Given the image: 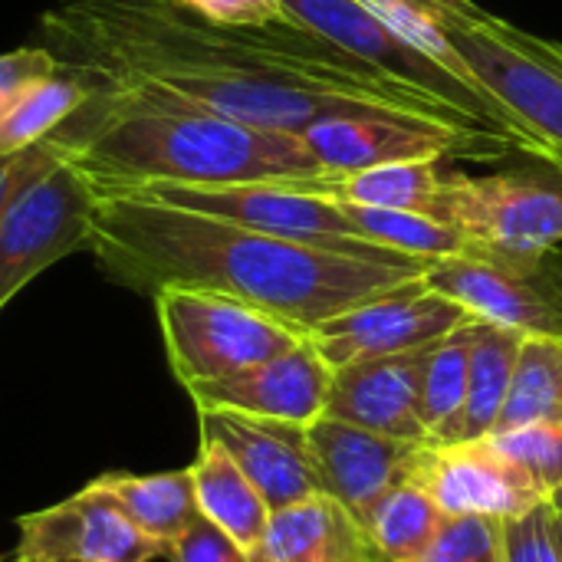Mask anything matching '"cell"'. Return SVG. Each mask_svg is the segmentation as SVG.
Instances as JSON below:
<instances>
[{
	"mask_svg": "<svg viewBox=\"0 0 562 562\" xmlns=\"http://www.w3.org/2000/svg\"><path fill=\"white\" fill-rule=\"evenodd\" d=\"M36 40L95 82H151L257 128L303 132L329 115L372 112L487 132L296 23L221 26L178 0H59L40 16Z\"/></svg>",
	"mask_w": 562,
	"mask_h": 562,
	"instance_id": "cell-1",
	"label": "cell"
},
{
	"mask_svg": "<svg viewBox=\"0 0 562 562\" xmlns=\"http://www.w3.org/2000/svg\"><path fill=\"white\" fill-rule=\"evenodd\" d=\"M95 267L105 280L155 296L194 286L244 300L303 333L342 310L425 277L431 260H372L306 240L250 231L132 191H99Z\"/></svg>",
	"mask_w": 562,
	"mask_h": 562,
	"instance_id": "cell-2",
	"label": "cell"
},
{
	"mask_svg": "<svg viewBox=\"0 0 562 562\" xmlns=\"http://www.w3.org/2000/svg\"><path fill=\"white\" fill-rule=\"evenodd\" d=\"M53 138L99 191L336 178L296 132L224 119L151 82H99L95 95Z\"/></svg>",
	"mask_w": 562,
	"mask_h": 562,
	"instance_id": "cell-3",
	"label": "cell"
},
{
	"mask_svg": "<svg viewBox=\"0 0 562 562\" xmlns=\"http://www.w3.org/2000/svg\"><path fill=\"white\" fill-rule=\"evenodd\" d=\"M474 79L543 145L562 171V43L537 36L474 0H422Z\"/></svg>",
	"mask_w": 562,
	"mask_h": 562,
	"instance_id": "cell-4",
	"label": "cell"
},
{
	"mask_svg": "<svg viewBox=\"0 0 562 562\" xmlns=\"http://www.w3.org/2000/svg\"><path fill=\"white\" fill-rule=\"evenodd\" d=\"M293 23L326 36L349 56L362 59L375 72L389 76L392 82L422 92L464 119L477 122L481 128L504 138L514 151L550 165L543 145L487 92H477L454 76H448L438 63H431L425 53H418L412 43H405L392 26H385L362 0H280Z\"/></svg>",
	"mask_w": 562,
	"mask_h": 562,
	"instance_id": "cell-5",
	"label": "cell"
},
{
	"mask_svg": "<svg viewBox=\"0 0 562 562\" xmlns=\"http://www.w3.org/2000/svg\"><path fill=\"white\" fill-rule=\"evenodd\" d=\"M151 300L165 356L181 389L244 372L306 339L303 329L224 293L165 286Z\"/></svg>",
	"mask_w": 562,
	"mask_h": 562,
	"instance_id": "cell-6",
	"label": "cell"
},
{
	"mask_svg": "<svg viewBox=\"0 0 562 562\" xmlns=\"http://www.w3.org/2000/svg\"><path fill=\"white\" fill-rule=\"evenodd\" d=\"M333 178L323 181H257V184H138L119 188L142 198H155L171 207L211 214L250 231L306 240L372 260H408L405 254L366 244L352 221L346 217L342 201H336L326 188ZM418 260V257H415Z\"/></svg>",
	"mask_w": 562,
	"mask_h": 562,
	"instance_id": "cell-7",
	"label": "cell"
},
{
	"mask_svg": "<svg viewBox=\"0 0 562 562\" xmlns=\"http://www.w3.org/2000/svg\"><path fill=\"white\" fill-rule=\"evenodd\" d=\"M99 188L63 151L23 181L0 211V310L43 270L92 247Z\"/></svg>",
	"mask_w": 562,
	"mask_h": 562,
	"instance_id": "cell-8",
	"label": "cell"
},
{
	"mask_svg": "<svg viewBox=\"0 0 562 562\" xmlns=\"http://www.w3.org/2000/svg\"><path fill=\"white\" fill-rule=\"evenodd\" d=\"M425 283L474 319L520 336H562V254L494 250L474 244L464 257L431 260Z\"/></svg>",
	"mask_w": 562,
	"mask_h": 562,
	"instance_id": "cell-9",
	"label": "cell"
},
{
	"mask_svg": "<svg viewBox=\"0 0 562 562\" xmlns=\"http://www.w3.org/2000/svg\"><path fill=\"white\" fill-rule=\"evenodd\" d=\"M435 217L454 224L481 247L514 254L553 250L562 244V171L543 161L497 175L448 168Z\"/></svg>",
	"mask_w": 562,
	"mask_h": 562,
	"instance_id": "cell-10",
	"label": "cell"
},
{
	"mask_svg": "<svg viewBox=\"0 0 562 562\" xmlns=\"http://www.w3.org/2000/svg\"><path fill=\"white\" fill-rule=\"evenodd\" d=\"M310 155L336 178L356 175L366 168L398 165V161H497L514 155V148L477 128H451V125H428L415 119L395 115H329L303 132H296Z\"/></svg>",
	"mask_w": 562,
	"mask_h": 562,
	"instance_id": "cell-11",
	"label": "cell"
},
{
	"mask_svg": "<svg viewBox=\"0 0 562 562\" xmlns=\"http://www.w3.org/2000/svg\"><path fill=\"white\" fill-rule=\"evenodd\" d=\"M474 319L464 306L431 290L425 277L379 293L366 303L342 310L306 333L310 346L329 369H342L362 359L402 356L441 342L448 333Z\"/></svg>",
	"mask_w": 562,
	"mask_h": 562,
	"instance_id": "cell-12",
	"label": "cell"
},
{
	"mask_svg": "<svg viewBox=\"0 0 562 562\" xmlns=\"http://www.w3.org/2000/svg\"><path fill=\"white\" fill-rule=\"evenodd\" d=\"M165 547L145 537L92 484L16 517L13 562H155Z\"/></svg>",
	"mask_w": 562,
	"mask_h": 562,
	"instance_id": "cell-13",
	"label": "cell"
},
{
	"mask_svg": "<svg viewBox=\"0 0 562 562\" xmlns=\"http://www.w3.org/2000/svg\"><path fill=\"white\" fill-rule=\"evenodd\" d=\"M306 445L323 494L333 497L362 530L372 510L408 477H415L425 445L375 435L336 418L306 425Z\"/></svg>",
	"mask_w": 562,
	"mask_h": 562,
	"instance_id": "cell-14",
	"label": "cell"
},
{
	"mask_svg": "<svg viewBox=\"0 0 562 562\" xmlns=\"http://www.w3.org/2000/svg\"><path fill=\"white\" fill-rule=\"evenodd\" d=\"M329 382L333 369L310 346V339H303L296 349L277 359H267L260 366H250L214 382L188 385L184 392L198 412H234L247 418L306 428L316 418H323Z\"/></svg>",
	"mask_w": 562,
	"mask_h": 562,
	"instance_id": "cell-15",
	"label": "cell"
},
{
	"mask_svg": "<svg viewBox=\"0 0 562 562\" xmlns=\"http://www.w3.org/2000/svg\"><path fill=\"white\" fill-rule=\"evenodd\" d=\"M415 481L448 517H491L507 524L547 501L487 438L445 448L425 445Z\"/></svg>",
	"mask_w": 562,
	"mask_h": 562,
	"instance_id": "cell-16",
	"label": "cell"
},
{
	"mask_svg": "<svg viewBox=\"0 0 562 562\" xmlns=\"http://www.w3.org/2000/svg\"><path fill=\"white\" fill-rule=\"evenodd\" d=\"M428 356L431 346L333 369L323 415L398 441L428 445L422 425V382Z\"/></svg>",
	"mask_w": 562,
	"mask_h": 562,
	"instance_id": "cell-17",
	"label": "cell"
},
{
	"mask_svg": "<svg viewBox=\"0 0 562 562\" xmlns=\"http://www.w3.org/2000/svg\"><path fill=\"white\" fill-rule=\"evenodd\" d=\"M198 425L201 438L227 448V454L240 464V471L267 501L270 514L323 494L319 474L310 458L306 428L234 412H198Z\"/></svg>",
	"mask_w": 562,
	"mask_h": 562,
	"instance_id": "cell-18",
	"label": "cell"
},
{
	"mask_svg": "<svg viewBox=\"0 0 562 562\" xmlns=\"http://www.w3.org/2000/svg\"><path fill=\"white\" fill-rule=\"evenodd\" d=\"M257 550L273 562L379 560L366 530L326 494L273 510Z\"/></svg>",
	"mask_w": 562,
	"mask_h": 562,
	"instance_id": "cell-19",
	"label": "cell"
},
{
	"mask_svg": "<svg viewBox=\"0 0 562 562\" xmlns=\"http://www.w3.org/2000/svg\"><path fill=\"white\" fill-rule=\"evenodd\" d=\"M99 82L72 66L46 76H33L0 99V158L20 155L46 142L63 122H69L92 95Z\"/></svg>",
	"mask_w": 562,
	"mask_h": 562,
	"instance_id": "cell-20",
	"label": "cell"
},
{
	"mask_svg": "<svg viewBox=\"0 0 562 562\" xmlns=\"http://www.w3.org/2000/svg\"><path fill=\"white\" fill-rule=\"evenodd\" d=\"M188 471L194 484L198 514L217 530H224L240 550L254 553L263 543L270 507L250 484V477L240 471V464L227 454V448L201 438L198 458Z\"/></svg>",
	"mask_w": 562,
	"mask_h": 562,
	"instance_id": "cell-21",
	"label": "cell"
},
{
	"mask_svg": "<svg viewBox=\"0 0 562 562\" xmlns=\"http://www.w3.org/2000/svg\"><path fill=\"white\" fill-rule=\"evenodd\" d=\"M99 494H105L145 537L168 547L201 517L194 501L191 471H158V474H128L109 471L89 481Z\"/></svg>",
	"mask_w": 562,
	"mask_h": 562,
	"instance_id": "cell-22",
	"label": "cell"
},
{
	"mask_svg": "<svg viewBox=\"0 0 562 562\" xmlns=\"http://www.w3.org/2000/svg\"><path fill=\"white\" fill-rule=\"evenodd\" d=\"M520 346H524L520 333L477 319L474 342H471V366H468V402H464L461 441H484L497 431Z\"/></svg>",
	"mask_w": 562,
	"mask_h": 562,
	"instance_id": "cell-23",
	"label": "cell"
},
{
	"mask_svg": "<svg viewBox=\"0 0 562 562\" xmlns=\"http://www.w3.org/2000/svg\"><path fill=\"white\" fill-rule=\"evenodd\" d=\"M477 319H468L441 342L431 346L425 382H422V425L428 445H461L464 425V402H468V366H471V342H474Z\"/></svg>",
	"mask_w": 562,
	"mask_h": 562,
	"instance_id": "cell-24",
	"label": "cell"
},
{
	"mask_svg": "<svg viewBox=\"0 0 562 562\" xmlns=\"http://www.w3.org/2000/svg\"><path fill=\"white\" fill-rule=\"evenodd\" d=\"M448 165L451 161H398V165L366 168L356 175L333 178L326 191L342 204L422 211L435 217V204L445 188Z\"/></svg>",
	"mask_w": 562,
	"mask_h": 562,
	"instance_id": "cell-25",
	"label": "cell"
},
{
	"mask_svg": "<svg viewBox=\"0 0 562 562\" xmlns=\"http://www.w3.org/2000/svg\"><path fill=\"white\" fill-rule=\"evenodd\" d=\"M342 207L366 244L405 257L445 260V257H464L474 247V240L461 234L454 224L422 211H389V207H359V204H342Z\"/></svg>",
	"mask_w": 562,
	"mask_h": 562,
	"instance_id": "cell-26",
	"label": "cell"
},
{
	"mask_svg": "<svg viewBox=\"0 0 562 562\" xmlns=\"http://www.w3.org/2000/svg\"><path fill=\"white\" fill-rule=\"evenodd\" d=\"M445 517L448 514L435 504V497L408 477L372 510L366 520V537L382 562H418L438 537Z\"/></svg>",
	"mask_w": 562,
	"mask_h": 562,
	"instance_id": "cell-27",
	"label": "cell"
},
{
	"mask_svg": "<svg viewBox=\"0 0 562 562\" xmlns=\"http://www.w3.org/2000/svg\"><path fill=\"white\" fill-rule=\"evenodd\" d=\"M562 422V336H524L497 431Z\"/></svg>",
	"mask_w": 562,
	"mask_h": 562,
	"instance_id": "cell-28",
	"label": "cell"
},
{
	"mask_svg": "<svg viewBox=\"0 0 562 562\" xmlns=\"http://www.w3.org/2000/svg\"><path fill=\"white\" fill-rule=\"evenodd\" d=\"M547 501L562 484V422H533L487 438Z\"/></svg>",
	"mask_w": 562,
	"mask_h": 562,
	"instance_id": "cell-29",
	"label": "cell"
},
{
	"mask_svg": "<svg viewBox=\"0 0 562 562\" xmlns=\"http://www.w3.org/2000/svg\"><path fill=\"white\" fill-rule=\"evenodd\" d=\"M418 562H507L504 520L491 517H445L431 547Z\"/></svg>",
	"mask_w": 562,
	"mask_h": 562,
	"instance_id": "cell-30",
	"label": "cell"
},
{
	"mask_svg": "<svg viewBox=\"0 0 562 562\" xmlns=\"http://www.w3.org/2000/svg\"><path fill=\"white\" fill-rule=\"evenodd\" d=\"M504 547H507V562H562L550 501H543L540 507H533L517 520H507Z\"/></svg>",
	"mask_w": 562,
	"mask_h": 562,
	"instance_id": "cell-31",
	"label": "cell"
},
{
	"mask_svg": "<svg viewBox=\"0 0 562 562\" xmlns=\"http://www.w3.org/2000/svg\"><path fill=\"white\" fill-rule=\"evenodd\" d=\"M178 3L211 23H221V26H250V30L293 26V20L280 0H178Z\"/></svg>",
	"mask_w": 562,
	"mask_h": 562,
	"instance_id": "cell-32",
	"label": "cell"
},
{
	"mask_svg": "<svg viewBox=\"0 0 562 562\" xmlns=\"http://www.w3.org/2000/svg\"><path fill=\"white\" fill-rule=\"evenodd\" d=\"M168 562H250L247 550H240L224 530L211 520L198 517L165 553Z\"/></svg>",
	"mask_w": 562,
	"mask_h": 562,
	"instance_id": "cell-33",
	"label": "cell"
},
{
	"mask_svg": "<svg viewBox=\"0 0 562 562\" xmlns=\"http://www.w3.org/2000/svg\"><path fill=\"white\" fill-rule=\"evenodd\" d=\"M63 151H66V148L49 135L46 142H40V145L26 148V151H20V155L0 158V211H3V204L10 201V194H13L23 181H30L36 171H43L46 165H53Z\"/></svg>",
	"mask_w": 562,
	"mask_h": 562,
	"instance_id": "cell-34",
	"label": "cell"
},
{
	"mask_svg": "<svg viewBox=\"0 0 562 562\" xmlns=\"http://www.w3.org/2000/svg\"><path fill=\"white\" fill-rule=\"evenodd\" d=\"M56 69H59V59L46 46H20L10 53H0V99L20 82L56 72Z\"/></svg>",
	"mask_w": 562,
	"mask_h": 562,
	"instance_id": "cell-35",
	"label": "cell"
},
{
	"mask_svg": "<svg viewBox=\"0 0 562 562\" xmlns=\"http://www.w3.org/2000/svg\"><path fill=\"white\" fill-rule=\"evenodd\" d=\"M550 507H553V510L562 517V484L553 491V494H550Z\"/></svg>",
	"mask_w": 562,
	"mask_h": 562,
	"instance_id": "cell-36",
	"label": "cell"
},
{
	"mask_svg": "<svg viewBox=\"0 0 562 562\" xmlns=\"http://www.w3.org/2000/svg\"><path fill=\"white\" fill-rule=\"evenodd\" d=\"M553 527H557V547H560V560H562V517L553 510Z\"/></svg>",
	"mask_w": 562,
	"mask_h": 562,
	"instance_id": "cell-37",
	"label": "cell"
},
{
	"mask_svg": "<svg viewBox=\"0 0 562 562\" xmlns=\"http://www.w3.org/2000/svg\"><path fill=\"white\" fill-rule=\"evenodd\" d=\"M247 557H250V562H273L270 557H263L260 550H254V553H247Z\"/></svg>",
	"mask_w": 562,
	"mask_h": 562,
	"instance_id": "cell-38",
	"label": "cell"
},
{
	"mask_svg": "<svg viewBox=\"0 0 562 562\" xmlns=\"http://www.w3.org/2000/svg\"><path fill=\"white\" fill-rule=\"evenodd\" d=\"M366 562H379V560H366Z\"/></svg>",
	"mask_w": 562,
	"mask_h": 562,
	"instance_id": "cell-39",
	"label": "cell"
}]
</instances>
